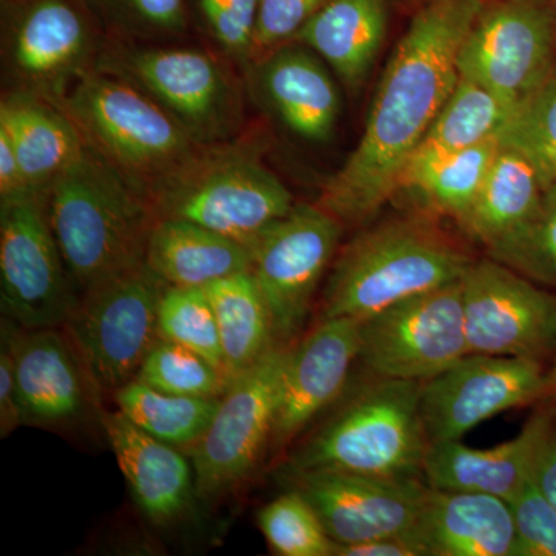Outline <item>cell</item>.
Returning <instances> with one entry per match:
<instances>
[{"mask_svg": "<svg viewBox=\"0 0 556 556\" xmlns=\"http://www.w3.org/2000/svg\"><path fill=\"white\" fill-rule=\"evenodd\" d=\"M485 0H430L388 61L364 135L329 178L318 206L340 223H365L399 192L402 172L455 87L457 53Z\"/></svg>", "mask_w": 556, "mask_h": 556, "instance_id": "cell-1", "label": "cell"}, {"mask_svg": "<svg viewBox=\"0 0 556 556\" xmlns=\"http://www.w3.org/2000/svg\"><path fill=\"white\" fill-rule=\"evenodd\" d=\"M51 230L79 294L146 263L156 215L144 190L93 149L43 190Z\"/></svg>", "mask_w": 556, "mask_h": 556, "instance_id": "cell-2", "label": "cell"}, {"mask_svg": "<svg viewBox=\"0 0 556 556\" xmlns=\"http://www.w3.org/2000/svg\"><path fill=\"white\" fill-rule=\"evenodd\" d=\"M470 255L426 218H394L350 241L332 262L320 320H364L402 300L447 287L470 268Z\"/></svg>", "mask_w": 556, "mask_h": 556, "instance_id": "cell-3", "label": "cell"}, {"mask_svg": "<svg viewBox=\"0 0 556 556\" xmlns=\"http://www.w3.org/2000/svg\"><path fill=\"white\" fill-rule=\"evenodd\" d=\"M146 195L156 218L195 223L249 249L295 206L285 182L243 141L201 144Z\"/></svg>", "mask_w": 556, "mask_h": 556, "instance_id": "cell-4", "label": "cell"}, {"mask_svg": "<svg viewBox=\"0 0 556 556\" xmlns=\"http://www.w3.org/2000/svg\"><path fill=\"white\" fill-rule=\"evenodd\" d=\"M422 386L372 379L295 448L287 463L288 477L306 471L422 477L428 448L420 415Z\"/></svg>", "mask_w": 556, "mask_h": 556, "instance_id": "cell-5", "label": "cell"}, {"mask_svg": "<svg viewBox=\"0 0 556 556\" xmlns=\"http://www.w3.org/2000/svg\"><path fill=\"white\" fill-rule=\"evenodd\" d=\"M58 105L87 146L144 192L201 146L159 102L113 73H84Z\"/></svg>", "mask_w": 556, "mask_h": 556, "instance_id": "cell-6", "label": "cell"}, {"mask_svg": "<svg viewBox=\"0 0 556 556\" xmlns=\"http://www.w3.org/2000/svg\"><path fill=\"white\" fill-rule=\"evenodd\" d=\"M167 287L142 263L80 292L64 328L100 393L115 394L137 379L160 340V302Z\"/></svg>", "mask_w": 556, "mask_h": 556, "instance_id": "cell-7", "label": "cell"}, {"mask_svg": "<svg viewBox=\"0 0 556 556\" xmlns=\"http://www.w3.org/2000/svg\"><path fill=\"white\" fill-rule=\"evenodd\" d=\"M79 302L43 190L0 199V308L22 328H64Z\"/></svg>", "mask_w": 556, "mask_h": 556, "instance_id": "cell-8", "label": "cell"}, {"mask_svg": "<svg viewBox=\"0 0 556 556\" xmlns=\"http://www.w3.org/2000/svg\"><path fill=\"white\" fill-rule=\"evenodd\" d=\"M292 343H276L262 361L230 382L217 415L190 447L197 495H225L251 477L273 441Z\"/></svg>", "mask_w": 556, "mask_h": 556, "instance_id": "cell-9", "label": "cell"}, {"mask_svg": "<svg viewBox=\"0 0 556 556\" xmlns=\"http://www.w3.org/2000/svg\"><path fill=\"white\" fill-rule=\"evenodd\" d=\"M460 280L361 320V364L375 378L427 382L470 354Z\"/></svg>", "mask_w": 556, "mask_h": 556, "instance_id": "cell-10", "label": "cell"}, {"mask_svg": "<svg viewBox=\"0 0 556 556\" xmlns=\"http://www.w3.org/2000/svg\"><path fill=\"white\" fill-rule=\"evenodd\" d=\"M343 225L318 204H295L251 249V270L268 305L278 343H292L338 255Z\"/></svg>", "mask_w": 556, "mask_h": 556, "instance_id": "cell-11", "label": "cell"}, {"mask_svg": "<svg viewBox=\"0 0 556 556\" xmlns=\"http://www.w3.org/2000/svg\"><path fill=\"white\" fill-rule=\"evenodd\" d=\"M556 65V13L544 0L482 7L459 53L457 73L517 108Z\"/></svg>", "mask_w": 556, "mask_h": 556, "instance_id": "cell-12", "label": "cell"}, {"mask_svg": "<svg viewBox=\"0 0 556 556\" xmlns=\"http://www.w3.org/2000/svg\"><path fill=\"white\" fill-rule=\"evenodd\" d=\"M468 353L544 362L556 351V295L493 258L463 280Z\"/></svg>", "mask_w": 556, "mask_h": 556, "instance_id": "cell-13", "label": "cell"}, {"mask_svg": "<svg viewBox=\"0 0 556 556\" xmlns=\"http://www.w3.org/2000/svg\"><path fill=\"white\" fill-rule=\"evenodd\" d=\"M544 394L543 362L467 354L424 382L420 415L428 444L459 441L490 417L544 401Z\"/></svg>", "mask_w": 556, "mask_h": 556, "instance_id": "cell-14", "label": "cell"}, {"mask_svg": "<svg viewBox=\"0 0 556 556\" xmlns=\"http://www.w3.org/2000/svg\"><path fill=\"white\" fill-rule=\"evenodd\" d=\"M316 508L336 544H356L415 530L426 497L419 478H383L345 471L291 475Z\"/></svg>", "mask_w": 556, "mask_h": 556, "instance_id": "cell-15", "label": "cell"}, {"mask_svg": "<svg viewBox=\"0 0 556 556\" xmlns=\"http://www.w3.org/2000/svg\"><path fill=\"white\" fill-rule=\"evenodd\" d=\"M178 121L199 144L229 129L233 93L215 58L197 49H146L110 65Z\"/></svg>", "mask_w": 556, "mask_h": 556, "instance_id": "cell-16", "label": "cell"}, {"mask_svg": "<svg viewBox=\"0 0 556 556\" xmlns=\"http://www.w3.org/2000/svg\"><path fill=\"white\" fill-rule=\"evenodd\" d=\"M14 361L25 426L61 427L83 419L100 393L67 331L22 328L2 317Z\"/></svg>", "mask_w": 556, "mask_h": 556, "instance_id": "cell-17", "label": "cell"}, {"mask_svg": "<svg viewBox=\"0 0 556 556\" xmlns=\"http://www.w3.org/2000/svg\"><path fill=\"white\" fill-rule=\"evenodd\" d=\"M361 351V320L336 317L318 321L294 342L285 369L270 448L291 444L345 390Z\"/></svg>", "mask_w": 556, "mask_h": 556, "instance_id": "cell-18", "label": "cell"}, {"mask_svg": "<svg viewBox=\"0 0 556 556\" xmlns=\"http://www.w3.org/2000/svg\"><path fill=\"white\" fill-rule=\"evenodd\" d=\"M9 61L28 86L27 93L58 104L70 79L84 73L93 38L75 0H27L9 31Z\"/></svg>", "mask_w": 556, "mask_h": 556, "instance_id": "cell-19", "label": "cell"}, {"mask_svg": "<svg viewBox=\"0 0 556 556\" xmlns=\"http://www.w3.org/2000/svg\"><path fill=\"white\" fill-rule=\"evenodd\" d=\"M102 427L139 510L159 526L188 515L199 497L192 460L121 412L104 413Z\"/></svg>", "mask_w": 556, "mask_h": 556, "instance_id": "cell-20", "label": "cell"}, {"mask_svg": "<svg viewBox=\"0 0 556 556\" xmlns=\"http://www.w3.org/2000/svg\"><path fill=\"white\" fill-rule=\"evenodd\" d=\"M551 413H535L518 437L492 448H471L460 439L431 442L424 457V482L428 489L484 493L510 503L532 477L538 441Z\"/></svg>", "mask_w": 556, "mask_h": 556, "instance_id": "cell-21", "label": "cell"}, {"mask_svg": "<svg viewBox=\"0 0 556 556\" xmlns=\"http://www.w3.org/2000/svg\"><path fill=\"white\" fill-rule=\"evenodd\" d=\"M254 65L258 89L281 123L306 141H329L338 126L340 93L327 62L302 43H287Z\"/></svg>", "mask_w": 556, "mask_h": 556, "instance_id": "cell-22", "label": "cell"}, {"mask_svg": "<svg viewBox=\"0 0 556 556\" xmlns=\"http://www.w3.org/2000/svg\"><path fill=\"white\" fill-rule=\"evenodd\" d=\"M415 533L427 556H518L510 504L484 493L427 486Z\"/></svg>", "mask_w": 556, "mask_h": 556, "instance_id": "cell-23", "label": "cell"}, {"mask_svg": "<svg viewBox=\"0 0 556 556\" xmlns=\"http://www.w3.org/2000/svg\"><path fill=\"white\" fill-rule=\"evenodd\" d=\"M0 130L13 142L31 190H46L87 150L86 139L60 105L27 91L2 101Z\"/></svg>", "mask_w": 556, "mask_h": 556, "instance_id": "cell-24", "label": "cell"}, {"mask_svg": "<svg viewBox=\"0 0 556 556\" xmlns=\"http://www.w3.org/2000/svg\"><path fill=\"white\" fill-rule=\"evenodd\" d=\"M146 265L169 287L206 288L251 270V251L185 219L159 218L150 232Z\"/></svg>", "mask_w": 556, "mask_h": 556, "instance_id": "cell-25", "label": "cell"}, {"mask_svg": "<svg viewBox=\"0 0 556 556\" xmlns=\"http://www.w3.org/2000/svg\"><path fill=\"white\" fill-rule=\"evenodd\" d=\"M388 30V0H329L295 40L316 51L356 89L375 65Z\"/></svg>", "mask_w": 556, "mask_h": 556, "instance_id": "cell-26", "label": "cell"}, {"mask_svg": "<svg viewBox=\"0 0 556 556\" xmlns=\"http://www.w3.org/2000/svg\"><path fill=\"white\" fill-rule=\"evenodd\" d=\"M547 186L532 161L500 142L478 199L459 228L486 249L492 248L535 212Z\"/></svg>", "mask_w": 556, "mask_h": 556, "instance_id": "cell-27", "label": "cell"}, {"mask_svg": "<svg viewBox=\"0 0 556 556\" xmlns=\"http://www.w3.org/2000/svg\"><path fill=\"white\" fill-rule=\"evenodd\" d=\"M204 289L217 317L226 376L232 382L278 343L268 305L252 270L222 278Z\"/></svg>", "mask_w": 556, "mask_h": 556, "instance_id": "cell-28", "label": "cell"}, {"mask_svg": "<svg viewBox=\"0 0 556 556\" xmlns=\"http://www.w3.org/2000/svg\"><path fill=\"white\" fill-rule=\"evenodd\" d=\"M500 149V139L430 159L412 160L399 190H409L427 207L463 225L478 199Z\"/></svg>", "mask_w": 556, "mask_h": 556, "instance_id": "cell-29", "label": "cell"}, {"mask_svg": "<svg viewBox=\"0 0 556 556\" xmlns=\"http://www.w3.org/2000/svg\"><path fill=\"white\" fill-rule=\"evenodd\" d=\"M511 110L514 108L485 87L459 76L426 138L409 161L445 155L496 141L510 118Z\"/></svg>", "mask_w": 556, "mask_h": 556, "instance_id": "cell-30", "label": "cell"}, {"mask_svg": "<svg viewBox=\"0 0 556 556\" xmlns=\"http://www.w3.org/2000/svg\"><path fill=\"white\" fill-rule=\"evenodd\" d=\"M118 412L150 437L174 447H192L211 426L219 399L177 396L134 379L115 394Z\"/></svg>", "mask_w": 556, "mask_h": 556, "instance_id": "cell-31", "label": "cell"}, {"mask_svg": "<svg viewBox=\"0 0 556 556\" xmlns=\"http://www.w3.org/2000/svg\"><path fill=\"white\" fill-rule=\"evenodd\" d=\"M486 251L541 287L556 289V182L547 186L535 212L518 229Z\"/></svg>", "mask_w": 556, "mask_h": 556, "instance_id": "cell-32", "label": "cell"}, {"mask_svg": "<svg viewBox=\"0 0 556 556\" xmlns=\"http://www.w3.org/2000/svg\"><path fill=\"white\" fill-rule=\"evenodd\" d=\"M257 522L266 543L280 556H334L336 543L324 522L298 489L276 497L258 511Z\"/></svg>", "mask_w": 556, "mask_h": 556, "instance_id": "cell-33", "label": "cell"}, {"mask_svg": "<svg viewBox=\"0 0 556 556\" xmlns=\"http://www.w3.org/2000/svg\"><path fill=\"white\" fill-rule=\"evenodd\" d=\"M159 334L195 351L226 375L217 317L206 289L167 287L160 302Z\"/></svg>", "mask_w": 556, "mask_h": 556, "instance_id": "cell-34", "label": "cell"}, {"mask_svg": "<svg viewBox=\"0 0 556 556\" xmlns=\"http://www.w3.org/2000/svg\"><path fill=\"white\" fill-rule=\"evenodd\" d=\"M500 142L532 161L548 185L556 182V65L546 80L511 110Z\"/></svg>", "mask_w": 556, "mask_h": 556, "instance_id": "cell-35", "label": "cell"}, {"mask_svg": "<svg viewBox=\"0 0 556 556\" xmlns=\"http://www.w3.org/2000/svg\"><path fill=\"white\" fill-rule=\"evenodd\" d=\"M138 380L177 396L218 399L230 386L222 369L189 348L160 339L139 369Z\"/></svg>", "mask_w": 556, "mask_h": 556, "instance_id": "cell-36", "label": "cell"}, {"mask_svg": "<svg viewBox=\"0 0 556 556\" xmlns=\"http://www.w3.org/2000/svg\"><path fill=\"white\" fill-rule=\"evenodd\" d=\"M508 504L517 529L518 556H556V510L533 477Z\"/></svg>", "mask_w": 556, "mask_h": 556, "instance_id": "cell-37", "label": "cell"}, {"mask_svg": "<svg viewBox=\"0 0 556 556\" xmlns=\"http://www.w3.org/2000/svg\"><path fill=\"white\" fill-rule=\"evenodd\" d=\"M212 36L230 56L251 61L260 0H200Z\"/></svg>", "mask_w": 556, "mask_h": 556, "instance_id": "cell-38", "label": "cell"}, {"mask_svg": "<svg viewBox=\"0 0 556 556\" xmlns=\"http://www.w3.org/2000/svg\"><path fill=\"white\" fill-rule=\"evenodd\" d=\"M329 0H260L251 61L257 62L278 47L295 39Z\"/></svg>", "mask_w": 556, "mask_h": 556, "instance_id": "cell-39", "label": "cell"}, {"mask_svg": "<svg viewBox=\"0 0 556 556\" xmlns=\"http://www.w3.org/2000/svg\"><path fill=\"white\" fill-rule=\"evenodd\" d=\"M127 13L144 27L179 31L186 25L185 0H121Z\"/></svg>", "mask_w": 556, "mask_h": 556, "instance_id": "cell-40", "label": "cell"}, {"mask_svg": "<svg viewBox=\"0 0 556 556\" xmlns=\"http://www.w3.org/2000/svg\"><path fill=\"white\" fill-rule=\"evenodd\" d=\"M25 426L20 393H17L14 361L9 345L0 346V438L5 439L16 428Z\"/></svg>", "mask_w": 556, "mask_h": 556, "instance_id": "cell-41", "label": "cell"}, {"mask_svg": "<svg viewBox=\"0 0 556 556\" xmlns=\"http://www.w3.org/2000/svg\"><path fill=\"white\" fill-rule=\"evenodd\" d=\"M334 556H427L415 530L356 544H336Z\"/></svg>", "mask_w": 556, "mask_h": 556, "instance_id": "cell-42", "label": "cell"}, {"mask_svg": "<svg viewBox=\"0 0 556 556\" xmlns=\"http://www.w3.org/2000/svg\"><path fill=\"white\" fill-rule=\"evenodd\" d=\"M533 481L556 510V417H548L546 427L538 441L532 470Z\"/></svg>", "mask_w": 556, "mask_h": 556, "instance_id": "cell-43", "label": "cell"}, {"mask_svg": "<svg viewBox=\"0 0 556 556\" xmlns=\"http://www.w3.org/2000/svg\"><path fill=\"white\" fill-rule=\"evenodd\" d=\"M25 190L31 189L25 182L16 150L9 135L0 130V199H9Z\"/></svg>", "mask_w": 556, "mask_h": 556, "instance_id": "cell-44", "label": "cell"}, {"mask_svg": "<svg viewBox=\"0 0 556 556\" xmlns=\"http://www.w3.org/2000/svg\"><path fill=\"white\" fill-rule=\"evenodd\" d=\"M544 401L556 402V351L552 367L546 369V394H544Z\"/></svg>", "mask_w": 556, "mask_h": 556, "instance_id": "cell-45", "label": "cell"}]
</instances>
